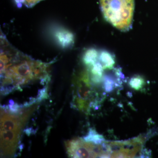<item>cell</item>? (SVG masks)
I'll return each mask as SVG.
<instances>
[{
  "instance_id": "6da1fadb",
  "label": "cell",
  "mask_w": 158,
  "mask_h": 158,
  "mask_svg": "<svg viewBox=\"0 0 158 158\" xmlns=\"http://www.w3.org/2000/svg\"><path fill=\"white\" fill-rule=\"evenodd\" d=\"M50 64L35 60L15 48L1 33V86L19 90L21 85L34 80H51Z\"/></svg>"
},
{
  "instance_id": "7a4b0ae2",
  "label": "cell",
  "mask_w": 158,
  "mask_h": 158,
  "mask_svg": "<svg viewBox=\"0 0 158 158\" xmlns=\"http://www.w3.org/2000/svg\"><path fill=\"white\" fill-rule=\"evenodd\" d=\"M105 18L116 28L128 30L131 26L134 0H100Z\"/></svg>"
},
{
  "instance_id": "3957f363",
  "label": "cell",
  "mask_w": 158,
  "mask_h": 158,
  "mask_svg": "<svg viewBox=\"0 0 158 158\" xmlns=\"http://www.w3.org/2000/svg\"><path fill=\"white\" fill-rule=\"evenodd\" d=\"M145 137L138 136L125 141H106L110 158H135L144 156Z\"/></svg>"
},
{
  "instance_id": "277c9868",
  "label": "cell",
  "mask_w": 158,
  "mask_h": 158,
  "mask_svg": "<svg viewBox=\"0 0 158 158\" xmlns=\"http://www.w3.org/2000/svg\"><path fill=\"white\" fill-rule=\"evenodd\" d=\"M76 84V93L73 97V107L86 113H89L91 108L97 109L98 102L93 100L94 91L88 73L83 72Z\"/></svg>"
},
{
  "instance_id": "5b68a950",
  "label": "cell",
  "mask_w": 158,
  "mask_h": 158,
  "mask_svg": "<svg viewBox=\"0 0 158 158\" xmlns=\"http://www.w3.org/2000/svg\"><path fill=\"white\" fill-rule=\"evenodd\" d=\"M69 156L72 158H109L106 141L101 144L75 139L65 143Z\"/></svg>"
},
{
  "instance_id": "8992f818",
  "label": "cell",
  "mask_w": 158,
  "mask_h": 158,
  "mask_svg": "<svg viewBox=\"0 0 158 158\" xmlns=\"http://www.w3.org/2000/svg\"><path fill=\"white\" fill-rule=\"evenodd\" d=\"M20 131H1V149L5 155L13 153L15 150Z\"/></svg>"
},
{
  "instance_id": "52a82bcc",
  "label": "cell",
  "mask_w": 158,
  "mask_h": 158,
  "mask_svg": "<svg viewBox=\"0 0 158 158\" xmlns=\"http://www.w3.org/2000/svg\"><path fill=\"white\" fill-rule=\"evenodd\" d=\"M2 114L1 118V131H20L28 115L26 113L21 117H16L6 113Z\"/></svg>"
},
{
  "instance_id": "ba28073f",
  "label": "cell",
  "mask_w": 158,
  "mask_h": 158,
  "mask_svg": "<svg viewBox=\"0 0 158 158\" xmlns=\"http://www.w3.org/2000/svg\"><path fill=\"white\" fill-rule=\"evenodd\" d=\"M83 139L86 142L95 144H102L106 141L103 136L99 134L96 130L93 128L89 129L87 135L83 137Z\"/></svg>"
},
{
  "instance_id": "9c48e42d",
  "label": "cell",
  "mask_w": 158,
  "mask_h": 158,
  "mask_svg": "<svg viewBox=\"0 0 158 158\" xmlns=\"http://www.w3.org/2000/svg\"><path fill=\"white\" fill-rule=\"evenodd\" d=\"M99 59L104 69H111L115 64L114 58L107 52H102L100 55Z\"/></svg>"
},
{
  "instance_id": "30bf717a",
  "label": "cell",
  "mask_w": 158,
  "mask_h": 158,
  "mask_svg": "<svg viewBox=\"0 0 158 158\" xmlns=\"http://www.w3.org/2000/svg\"><path fill=\"white\" fill-rule=\"evenodd\" d=\"M103 82L104 90L107 93L112 92L115 88L119 86V84H121L120 82L116 81L112 76L108 75L104 77Z\"/></svg>"
},
{
  "instance_id": "8fae6325",
  "label": "cell",
  "mask_w": 158,
  "mask_h": 158,
  "mask_svg": "<svg viewBox=\"0 0 158 158\" xmlns=\"http://www.w3.org/2000/svg\"><path fill=\"white\" fill-rule=\"evenodd\" d=\"M98 54L94 50H90L87 51L83 58V61L86 65H93L97 61Z\"/></svg>"
},
{
  "instance_id": "7c38bea8",
  "label": "cell",
  "mask_w": 158,
  "mask_h": 158,
  "mask_svg": "<svg viewBox=\"0 0 158 158\" xmlns=\"http://www.w3.org/2000/svg\"><path fill=\"white\" fill-rule=\"evenodd\" d=\"M144 83L145 82L143 78L140 76H135L130 80L129 85L134 90H142Z\"/></svg>"
},
{
  "instance_id": "4fadbf2b",
  "label": "cell",
  "mask_w": 158,
  "mask_h": 158,
  "mask_svg": "<svg viewBox=\"0 0 158 158\" xmlns=\"http://www.w3.org/2000/svg\"><path fill=\"white\" fill-rule=\"evenodd\" d=\"M43 0H14L19 8L24 6L28 8H31Z\"/></svg>"
},
{
  "instance_id": "5bb4252c",
  "label": "cell",
  "mask_w": 158,
  "mask_h": 158,
  "mask_svg": "<svg viewBox=\"0 0 158 158\" xmlns=\"http://www.w3.org/2000/svg\"><path fill=\"white\" fill-rule=\"evenodd\" d=\"M48 89L47 87H44L42 89H40L38 90V94H37V102H40L44 99L48 98Z\"/></svg>"
},
{
  "instance_id": "9a60e30c",
  "label": "cell",
  "mask_w": 158,
  "mask_h": 158,
  "mask_svg": "<svg viewBox=\"0 0 158 158\" xmlns=\"http://www.w3.org/2000/svg\"><path fill=\"white\" fill-rule=\"evenodd\" d=\"M24 132L25 133L26 135L28 136L31 135L32 134H34L36 132V131H34V129L32 127L27 128L24 130Z\"/></svg>"
},
{
  "instance_id": "2e32d148",
  "label": "cell",
  "mask_w": 158,
  "mask_h": 158,
  "mask_svg": "<svg viewBox=\"0 0 158 158\" xmlns=\"http://www.w3.org/2000/svg\"><path fill=\"white\" fill-rule=\"evenodd\" d=\"M9 104L11 105H13L15 104L14 101L12 99H10L9 100Z\"/></svg>"
}]
</instances>
